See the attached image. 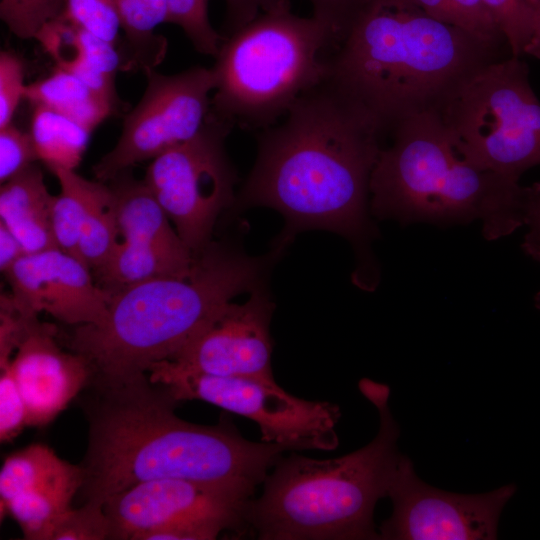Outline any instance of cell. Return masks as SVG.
Wrapping results in <instances>:
<instances>
[{"mask_svg":"<svg viewBox=\"0 0 540 540\" xmlns=\"http://www.w3.org/2000/svg\"><path fill=\"white\" fill-rule=\"evenodd\" d=\"M383 136L377 123L325 78L276 124L257 134V157L233 204L278 210V249L306 229L355 240L371 232L370 179Z\"/></svg>","mask_w":540,"mask_h":540,"instance_id":"1","label":"cell"},{"mask_svg":"<svg viewBox=\"0 0 540 540\" xmlns=\"http://www.w3.org/2000/svg\"><path fill=\"white\" fill-rule=\"evenodd\" d=\"M89 441L80 464L84 503L103 506L142 482L176 478L243 486L255 491L292 448L252 442L229 419L199 425L179 418L178 402L147 375L89 383Z\"/></svg>","mask_w":540,"mask_h":540,"instance_id":"2","label":"cell"},{"mask_svg":"<svg viewBox=\"0 0 540 540\" xmlns=\"http://www.w3.org/2000/svg\"><path fill=\"white\" fill-rule=\"evenodd\" d=\"M510 55L413 0H370L330 54L326 78L385 134L415 115L440 112L470 75Z\"/></svg>","mask_w":540,"mask_h":540,"instance_id":"3","label":"cell"},{"mask_svg":"<svg viewBox=\"0 0 540 540\" xmlns=\"http://www.w3.org/2000/svg\"><path fill=\"white\" fill-rule=\"evenodd\" d=\"M271 257H252L211 242L189 274L160 277L110 294L104 319L74 326L64 342L91 370L90 382L115 383L147 375L170 360L231 300L260 287Z\"/></svg>","mask_w":540,"mask_h":540,"instance_id":"4","label":"cell"},{"mask_svg":"<svg viewBox=\"0 0 540 540\" xmlns=\"http://www.w3.org/2000/svg\"><path fill=\"white\" fill-rule=\"evenodd\" d=\"M359 388L379 413L375 438L332 459L294 451L282 455L263 481L261 496L249 505L247 522L258 539H380L374 508L388 495L402 456L397 449L399 427L389 408L387 385L362 379Z\"/></svg>","mask_w":540,"mask_h":540,"instance_id":"5","label":"cell"},{"mask_svg":"<svg viewBox=\"0 0 540 540\" xmlns=\"http://www.w3.org/2000/svg\"><path fill=\"white\" fill-rule=\"evenodd\" d=\"M370 179V211L380 219L437 225L480 221L496 240L525 225L536 183L522 186L466 159L439 112H424L391 131Z\"/></svg>","mask_w":540,"mask_h":540,"instance_id":"6","label":"cell"},{"mask_svg":"<svg viewBox=\"0 0 540 540\" xmlns=\"http://www.w3.org/2000/svg\"><path fill=\"white\" fill-rule=\"evenodd\" d=\"M334 50L327 28L290 7L259 14L223 38L212 66L209 114L230 127L261 131L328 75L323 52Z\"/></svg>","mask_w":540,"mask_h":540,"instance_id":"7","label":"cell"},{"mask_svg":"<svg viewBox=\"0 0 540 540\" xmlns=\"http://www.w3.org/2000/svg\"><path fill=\"white\" fill-rule=\"evenodd\" d=\"M439 114L458 151L479 168L519 182L540 165V100L520 57L482 66Z\"/></svg>","mask_w":540,"mask_h":540,"instance_id":"8","label":"cell"},{"mask_svg":"<svg viewBox=\"0 0 540 540\" xmlns=\"http://www.w3.org/2000/svg\"><path fill=\"white\" fill-rule=\"evenodd\" d=\"M151 382L161 384L179 402L202 400L258 424L261 439L295 450H333L335 427L341 416L337 405L293 396L274 380L216 376L187 371L169 361L149 371Z\"/></svg>","mask_w":540,"mask_h":540,"instance_id":"9","label":"cell"},{"mask_svg":"<svg viewBox=\"0 0 540 540\" xmlns=\"http://www.w3.org/2000/svg\"><path fill=\"white\" fill-rule=\"evenodd\" d=\"M233 128L208 114L200 131L150 161L144 181L190 251L212 241L221 212L233 206L237 176L225 149Z\"/></svg>","mask_w":540,"mask_h":540,"instance_id":"10","label":"cell"},{"mask_svg":"<svg viewBox=\"0 0 540 540\" xmlns=\"http://www.w3.org/2000/svg\"><path fill=\"white\" fill-rule=\"evenodd\" d=\"M145 75V91L125 115L116 145L93 166L98 181L107 183L191 139L207 119L215 88L212 67L198 65L175 74L153 69Z\"/></svg>","mask_w":540,"mask_h":540,"instance_id":"11","label":"cell"},{"mask_svg":"<svg viewBox=\"0 0 540 540\" xmlns=\"http://www.w3.org/2000/svg\"><path fill=\"white\" fill-rule=\"evenodd\" d=\"M254 495L249 488L186 479L138 483L103 505L113 540H143L170 527L213 524L225 531L249 529L247 512Z\"/></svg>","mask_w":540,"mask_h":540,"instance_id":"12","label":"cell"},{"mask_svg":"<svg viewBox=\"0 0 540 540\" xmlns=\"http://www.w3.org/2000/svg\"><path fill=\"white\" fill-rule=\"evenodd\" d=\"M516 487L482 494L451 493L427 485L401 456L388 490L393 511L380 527L385 540H492Z\"/></svg>","mask_w":540,"mask_h":540,"instance_id":"13","label":"cell"},{"mask_svg":"<svg viewBox=\"0 0 540 540\" xmlns=\"http://www.w3.org/2000/svg\"><path fill=\"white\" fill-rule=\"evenodd\" d=\"M273 310L269 296L258 287L246 302L228 303L166 361L197 373L273 381L270 337Z\"/></svg>","mask_w":540,"mask_h":540,"instance_id":"14","label":"cell"},{"mask_svg":"<svg viewBox=\"0 0 540 540\" xmlns=\"http://www.w3.org/2000/svg\"><path fill=\"white\" fill-rule=\"evenodd\" d=\"M90 271L78 258L53 248L24 254L4 274L19 307L79 326L101 322L110 301Z\"/></svg>","mask_w":540,"mask_h":540,"instance_id":"15","label":"cell"},{"mask_svg":"<svg viewBox=\"0 0 540 540\" xmlns=\"http://www.w3.org/2000/svg\"><path fill=\"white\" fill-rule=\"evenodd\" d=\"M58 336L53 325L35 317L9 362L28 426L50 423L90 382L87 362L71 350H62Z\"/></svg>","mask_w":540,"mask_h":540,"instance_id":"16","label":"cell"},{"mask_svg":"<svg viewBox=\"0 0 540 540\" xmlns=\"http://www.w3.org/2000/svg\"><path fill=\"white\" fill-rule=\"evenodd\" d=\"M54 196L41 169L32 164L0 189V222L22 245L25 254L58 248L51 224Z\"/></svg>","mask_w":540,"mask_h":540,"instance_id":"17","label":"cell"},{"mask_svg":"<svg viewBox=\"0 0 540 540\" xmlns=\"http://www.w3.org/2000/svg\"><path fill=\"white\" fill-rule=\"evenodd\" d=\"M109 186L122 240L190 251L144 180L125 170L110 180Z\"/></svg>","mask_w":540,"mask_h":540,"instance_id":"18","label":"cell"},{"mask_svg":"<svg viewBox=\"0 0 540 540\" xmlns=\"http://www.w3.org/2000/svg\"><path fill=\"white\" fill-rule=\"evenodd\" d=\"M195 255L157 245L120 241L105 263L95 272L97 284L108 293L148 280L185 276Z\"/></svg>","mask_w":540,"mask_h":540,"instance_id":"19","label":"cell"},{"mask_svg":"<svg viewBox=\"0 0 540 540\" xmlns=\"http://www.w3.org/2000/svg\"><path fill=\"white\" fill-rule=\"evenodd\" d=\"M124 33L118 51L121 71L143 72L155 69L165 59L167 39L155 32L168 22L166 0H111Z\"/></svg>","mask_w":540,"mask_h":540,"instance_id":"20","label":"cell"},{"mask_svg":"<svg viewBox=\"0 0 540 540\" xmlns=\"http://www.w3.org/2000/svg\"><path fill=\"white\" fill-rule=\"evenodd\" d=\"M82 480L81 466L71 464L64 472L11 499L0 513L1 519L10 514L25 539L49 540L57 520L71 509Z\"/></svg>","mask_w":540,"mask_h":540,"instance_id":"21","label":"cell"},{"mask_svg":"<svg viewBox=\"0 0 540 540\" xmlns=\"http://www.w3.org/2000/svg\"><path fill=\"white\" fill-rule=\"evenodd\" d=\"M24 99L33 106L54 110L91 132L119 109L76 75L58 67L48 77L26 85Z\"/></svg>","mask_w":540,"mask_h":540,"instance_id":"22","label":"cell"},{"mask_svg":"<svg viewBox=\"0 0 540 540\" xmlns=\"http://www.w3.org/2000/svg\"><path fill=\"white\" fill-rule=\"evenodd\" d=\"M30 134L38 160L51 172L75 170L87 149L91 131L44 106H33Z\"/></svg>","mask_w":540,"mask_h":540,"instance_id":"23","label":"cell"},{"mask_svg":"<svg viewBox=\"0 0 540 540\" xmlns=\"http://www.w3.org/2000/svg\"><path fill=\"white\" fill-rule=\"evenodd\" d=\"M53 174L60 187L51 208L54 238L59 249L79 259L83 224L99 181L88 180L74 170L58 169Z\"/></svg>","mask_w":540,"mask_h":540,"instance_id":"24","label":"cell"},{"mask_svg":"<svg viewBox=\"0 0 540 540\" xmlns=\"http://www.w3.org/2000/svg\"><path fill=\"white\" fill-rule=\"evenodd\" d=\"M69 464L43 444H32L8 456L0 471V513L15 496L43 484Z\"/></svg>","mask_w":540,"mask_h":540,"instance_id":"25","label":"cell"},{"mask_svg":"<svg viewBox=\"0 0 540 540\" xmlns=\"http://www.w3.org/2000/svg\"><path fill=\"white\" fill-rule=\"evenodd\" d=\"M119 235L112 191L107 183L99 181L80 236V261L96 271L119 243Z\"/></svg>","mask_w":540,"mask_h":540,"instance_id":"26","label":"cell"},{"mask_svg":"<svg viewBox=\"0 0 540 540\" xmlns=\"http://www.w3.org/2000/svg\"><path fill=\"white\" fill-rule=\"evenodd\" d=\"M511 55L540 58V0H483Z\"/></svg>","mask_w":540,"mask_h":540,"instance_id":"27","label":"cell"},{"mask_svg":"<svg viewBox=\"0 0 540 540\" xmlns=\"http://www.w3.org/2000/svg\"><path fill=\"white\" fill-rule=\"evenodd\" d=\"M168 22L179 26L194 49L215 57L223 36L210 23L208 0H166Z\"/></svg>","mask_w":540,"mask_h":540,"instance_id":"28","label":"cell"},{"mask_svg":"<svg viewBox=\"0 0 540 540\" xmlns=\"http://www.w3.org/2000/svg\"><path fill=\"white\" fill-rule=\"evenodd\" d=\"M66 0H0V18L20 39H35L48 22L60 17Z\"/></svg>","mask_w":540,"mask_h":540,"instance_id":"29","label":"cell"},{"mask_svg":"<svg viewBox=\"0 0 540 540\" xmlns=\"http://www.w3.org/2000/svg\"><path fill=\"white\" fill-rule=\"evenodd\" d=\"M111 539V525L103 506L84 503L69 509L55 523L49 540Z\"/></svg>","mask_w":540,"mask_h":540,"instance_id":"30","label":"cell"},{"mask_svg":"<svg viewBox=\"0 0 540 540\" xmlns=\"http://www.w3.org/2000/svg\"><path fill=\"white\" fill-rule=\"evenodd\" d=\"M63 14L81 28L117 46L121 28L111 0H66Z\"/></svg>","mask_w":540,"mask_h":540,"instance_id":"31","label":"cell"},{"mask_svg":"<svg viewBox=\"0 0 540 540\" xmlns=\"http://www.w3.org/2000/svg\"><path fill=\"white\" fill-rule=\"evenodd\" d=\"M38 160L30 132L13 123L0 128L1 184L18 175Z\"/></svg>","mask_w":540,"mask_h":540,"instance_id":"32","label":"cell"},{"mask_svg":"<svg viewBox=\"0 0 540 540\" xmlns=\"http://www.w3.org/2000/svg\"><path fill=\"white\" fill-rule=\"evenodd\" d=\"M290 4V0H283ZM312 15L329 31L334 50L344 40L353 24L369 4L370 0H307Z\"/></svg>","mask_w":540,"mask_h":540,"instance_id":"33","label":"cell"},{"mask_svg":"<svg viewBox=\"0 0 540 540\" xmlns=\"http://www.w3.org/2000/svg\"><path fill=\"white\" fill-rule=\"evenodd\" d=\"M0 440H13L27 423L24 400L14 379L9 363L0 365Z\"/></svg>","mask_w":540,"mask_h":540,"instance_id":"34","label":"cell"},{"mask_svg":"<svg viewBox=\"0 0 540 540\" xmlns=\"http://www.w3.org/2000/svg\"><path fill=\"white\" fill-rule=\"evenodd\" d=\"M24 65L13 52L0 53V128L12 123L17 107L24 99Z\"/></svg>","mask_w":540,"mask_h":540,"instance_id":"35","label":"cell"},{"mask_svg":"<svg viewBox=\"0 0 540 540\" xmlns=\"http://www.w3.org/2000/svg\"><path fill=\"white\" fill-rule=\"evenodd\" d=\"M224 2L225 20L221 34L223 38L247 25L263 12L290 7V4L283 0H224Z\"/></svg>","mask_w":540,"mask_h":540,"instance_id":"36","label":"cell"},{"mask_svg":"<svg viewBox=\"0 0 540 540\" xmlns=\"http://www.w3.org/2000/svg\"><path fill=\"white\" fill-rule=\"evenodd\" d=\"M525 225L529 230L522 247L526 254L540 262V183H537L535 192L528 203ZM535 304L540 309V290L535 296Z\"/></svg>","mask_w":540,"mask_h":540,"instance_id":"37","label":"cell"},{"mask_svg":"<svg viewBox=\"0 0 540 540\" xmlns=\"http://www.w3.org/2000/svg\"><path fill=\"white\" fill-rule=\"evenodd\" d=\"M25 251L12 234V232L0 222V269L5 273L15 262H17Z\"/></svg>","mask_w":540,"mask_h":540,"instance_id":"38","label":"cell"},{"mask_svg":"<svg viewBox=\"0 0 540 540\" xmlns=\"http://www.w3.org/2000/svg\"><path fill=\"white\" fill-rule=\"evenodd\" d=\"M419 7L432 17L454 25L451 11V0H413Z\"/></svg>","mask_w":540,"mask_h":540,"instance_id":"39","label":"cell"}]
</instances>
